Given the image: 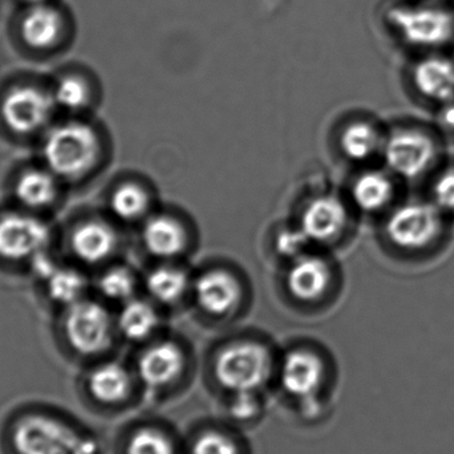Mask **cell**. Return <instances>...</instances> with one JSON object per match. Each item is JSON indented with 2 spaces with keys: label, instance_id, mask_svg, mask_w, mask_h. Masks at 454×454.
<instances>
[{
  "label": "cell",
  "instance_id": "cell-1",
  "mask_svg": "<svg viewBox=\"0 0 454 454\" xmlns=\"http://www.w3.org/2000/svg\"><path fill=\"white\" fill-rule=\"evenodd\" d=\"M15 454H100L98 440L67 419L45 411H29L11 426Z\"/></svg>",
  "mask_w": 454,
  "mask_h": 454
},
{
  "label": "cell",
  "instance_id": "cell-2",
  "mask_svg": "<svg viewBox=\"0 0 454 454\" xmlns=\"http://www.w3.org/2000/svg\"><path fill=\"white\" fill-rule=\"evenodd\" d=\"M381 157L397 180L416 183L442 167V136L424 125H403L386 136Z\"/></svg>",
  "mask_w": 454,
  "mask_h": 454
},
{
  "label": "cell",
  "instance_id": "cell-3",
  "mask_svg": "<svg viewBox=\"0 0 454 454\" xmlns=\"http://www.w3.org/2000/svg\"><path fill=\"white\" fill-rule=\"evenodd\" d=\"M450 218L431 200H410L392 207L386 220L387 239L400 253L421 256L439 247Z\"/></svg>",
  "mask_w": 454,
  "mask_h": 454
},
{
  "label": "cell",
  "instance_id": "cell-4",
  "mask_svg": "<svg viewBox=\"0 0 454 454\" xmlns=\"http://www.w3.org/2000/svg\"><path fill=\"white\" fill-rule=\"evenodd\" d=\"M100 138L90 125L66 121L50 128L42 145L43 161L60 180H79L100 159Z\"/></svg>",
  "mask_w": 454,
  "mask_h": 454
},
{
  "label": "cell",
  "instance_id": "cell-5",
  "mask_svg": "<svg viewBox=\"0 0 454 454\" xmlns=\"http://www.w3.org/2000/svg\"><path fill=\"white\" fill-rule=\"evenodd\" d=\"M391 28L411 47L434 50L454 37V13L440 3L397 4L387 12Z\"/></svg>",
  "mask_w": 454,
  "mask_h": 454
},
{
  "label": "cell",
  "instance_id": "cell-6",
  "mask_svg": "<svg viewBox=\"0 0 454 454\" xmlns=\"http://www.w3.org/2000/svg\"><path fill=\"white\" fill-rule=\"evenodd\" d=\"M272 360L266 347L255 341H235L215 360L218 383L230 394L258 392L271 376Z\"/></svg>",
  "mask_w": 454,
  "mask_h": 454
},
{
  "label": "cell",
  "instance_id": "cell-7",
  "mask_svg": "<svg viewBox=\"0 0 454 454\" xmlns=\"http://www.w3.org/2000/svg\"><path fill=\"white\" fill-rule=\"evenodd\" d=\"M63 333L72 351L82 356H96L111 346L114 327L106 307L84 298L67 307Z\"/></svg>",
  "mask_w": 454,
  "mask_h": 454
},
{
  "label": "cell",
  "instance_id": "cell-8",
  "mask_svg": "<svg viewBox=\"0 0 454 454\" xmlns=\"http://www.w3.org/2000/svg\"><path fill=\"white\" fill-rule=\"evenodd\" d=\"M55 109L51 92L35 85H19L3 96L0 117L10 132L31 136L48 127Z\"/></svg>",
  "mask_w": 454,
  "mask_h": 454
},
{
  "label": "cell",
  "instance_id": "cell-9",
  "mask_svg": "<svg viewBox=\"0 0 454 454\" xmlns=\"http://www.w3.org/2000/svg\"><path fill=\"white\" fill-rule=\"evenodd\" d=\"M51 229L29 212H8L0 215V258L29 261L45 250Z\"/></svg>",
  "mask_w": 454,
  "mask_h": 454
},
{
  "label": "cell",
  "instance_id": "cell-10",
  "mask_svg": "<svg viewBox=\"0 0 454 454\" xmlns=\"http://www.w3.org/2000/svg\"><path fill=\"white\" fill-rule=\"evenodd\" d=\"M325 375V364L315 352L294 349L283 359L280 383L290 396L301 403L304 400L319 399Z\"/></svg>",
  "mask_w": 454,
  "mask_h": 454
},
{
  "label": "cell",
  "instance_id": "cell-11",
  "mask_svg": "<svg viewBox=\"0 0 454 454\" xmlns=\"http://www.w3.org/2000/svg\"><path fill=\"white\" fill-rule=\"evenodd\" d=\"M413 90L423 100L442 106L454 101V60L444 55L424 56L411 74Z\"/></svg>",
  "mask_w": 454,
  "mask_h": 454
},
{
  "label": "cell",
  "instance_id": "cell-12",
  "mask_svg": "<svg viewBox=\"0 0 454 454\" xmlns=\"http://www.w3.org/2000/svg\"><path fill=\"white\" fill-rule=\"evenodd\" d=\"M185 356L177 344L161 341L153 344L141 354L137 375L146 387L162 389L172 386L183 375Z\"/></svg>",
  "mask_w": 454,
  "mask_h": 454
},
{
  "label": "cell",
  "instance_id": "cell-13",
  "mask_svg": "<svg viewBox=\"0 0 454 454\" xmlns=\"http://www.w3.org/2000/svg\"><path fill=\"white\" fill-rule=\"evenodd\" d=\"M117 238L108 223L98 220L82 221L69 235V247L74 255L85 264L106 261L116 248Z\"/></svg>",
  "mask_w": 454,
  "mask_h": 454
},
{
  "label": "cell",
  "instance_id": "cell-14",
  "mask_svg": "<svg viewBox=\"0 0 454 454\" xmlns=\"http://www.w3.org/2000/svg\"><path fill=\"white\" fill-rule=\"evenodd\" d=\"M347 225V210L335 197L312 200L301 215V229L309 240L328 242L341 234Z\"/></svg>",
  "mask_w": 454,
  "mask_h": 454
},
{
  "label": "cell",
  "instance_id": "cell-15",
  "mask_svg": "<svg viewBox=\"0 0 454 454\" xmlns=\"http://www.w3.org/2000/svg\"><path fill=\"white\" fill-rule=\"evenodd\" d=\"M60 181L48 168H28L16 177L13 196L29 212L48 209L60 196Z\"/></svg>",
  "mask_w": 454,
  "mask_h": 454
},
{
  "label": "cell",
  "instance_id": "cell-16",
  "mask_svg": "<svg viewBox=\"0 0 454 454\" xmlns=\"http://www.w3.org/2000/svg\"><path fill=\"white\" fill-rule=\"evenodd\" d=\"M87 389L90 399L98 404L117 407L132 394L133 379L120 363H101L88 375Z\"/></svg>",
  "mask_w": 454,
  "mask_h": 454
},
{
  "label": "cell",
  "instance_id": "cell-17",
  "mask_svg": "<svg viewBox=\"0 0 454 454\" xmlns=\"http://www.w3.org/2000/svg\"><path fill=\"white\" fill-rule=\"evenodd\" d=\"M194 294L197 303L205 312L223 317L237 307L240 287L232 275L215 270L199 278L194 286Z\"/></svg>",
  "mask_w": 454,
  "mask_h": 454
},
{
  "label": "cell",
  "instance_id": "cell-18",
  "mask_svg": "<svg viewBox=\"0 0 454 454\" xmlns=\"http://www.w3.org/2000/svg\"><path fill=\"white\" fill-rule=\"evenodd\" d=\"M397 178L388 170H367L352 185V200L362 212L388 209L396 199Z\"/></svg>",
  "mask_w": 454,
  "mask_h": 454
},
{
  "label": "cell",
  "instance_id": "cell-19",
  "mask_svg": "<svg viewBox=\"0 0 454 454\" xmlns=\"http://www.w3.org/2000/svg\"><path fill=\"white\" fill-rule=\"evenodd\" d=\"M63 31L61 13L50 3L29 5L20 21V35L24 43L34 50L53 47Z\"/></svg>",
  "mask_w": 454,
  "mask_h": 454
},
{
  "label": "cell",
  "instance_id": "cell-20",
  "mask_svg": "<svg viewBox=\"0 0 454 454\" xmlns=\"http://www.w3.org/2000/svg\"><path fill=\"white\" fill-rule=\"evenodd\" d=\"M327 263L317 256L301 255L287 275V287L299 301H312L323 295L330 283Z\"/></svg>",
  "mask_w": 454,
  "mask_h": 454
},
{
  "label": "cell",
  "instance_id": "cell-21",
  "mask_svg": "<svg viewBox=\"0 0 454 454\" xmlns=\"http://www.w3.org/2000/svg\"><path fill=\"white\" fill-rule=\"evenodd\" d=\"M143 240L152 255L172 258L185 247L186 237L183 226L169 217H154L143 230Z\"/></svg>",
  "mask_w": 454,
  "mask_h": 454
},
{
  "label": "cell",
  "instance_id": "cell-22",
  "mask_svg": "<svg viewBox=\"0 0 454 454\" xmlns=\"http://www.w3.org/2000/svg\"><path fill=\"white\" fill-rule=\"evenodd\" d=\"M386 136L376 125L357 121L348 125L341 133L340 146L352 161L363 162L383 152Z\"/></svg>",
  "mask_w": 454,
  "mask_h": 454
},
{
  "label": "cell",
  "instance_id": "cell-23",
  "mask_svg": "<svg viewBox=\"0 0 454 454\" xmlns=\"http://www.w3.org/2000/svg\"><path fill=\"white\" fill-rule=\"evenodd\" d=\"M159 325V317L151 304L130 299L122 307L117 319L120 333L132 341L149 338Z\"/></svg>",
  "mask_w": 454,
  "mask_h": 454
},
{
  "label": "cell",
  "instance_id": "cell-24",
  "mask_svg": "<svg viewBox=\"0 0 454 454\" xmlns=\"http://www.w3.org/2000/svg\"><path fill=\"white\" fill-rule=\"evenodd\" d=\"M44 285L48 298L64 309L84 299L88 288L87 279L82 272L60 266Z\"/></svg>",
  "mask_w": 454,
  "mask_h": 454
},
{
  "label": "cell",
  "instance_id": "cell-25",
  "mask_svg": "<svg viewBox=\"0 0 454 454\" xmlns=\"http://www.w3.org/2000/svg\"><path fill=\"white\" fill-rule=\"evenodd\" d=\"M56 108L67 112H80L90 103V87L84 77L79 74H66L60 77L51 90Z\"/></svg>",
  "mask_w": 454,
  "mask_h": 454
},
{
  "label": "cell",
  "instance_id": "cell-26",
  "mask_svg": "<svg viewBox=\"0 0 454 454\" xmlns=\"http://www.w3.org/2000/svg\"><path fill=\"white\" fill-rule=\"evenodd\" d=\"M149 294L161 303H175L185 294L188 278L181 270L160 267L146 279Z\"/></svg>",
  "mask_w": 454,
  "mask_h": 454
},
{
  "label": "cell",
  "instance_id": "cell-27",
  "mask_svg": "<svg viewBox=\"0 0 454 454\" xmlns=\"http://www.w3.org/2000/svg\"><path fill=\"white\" fill-rule=\"evenodd\" d=\"M148 209V197L140 186L125 184L119 186L111 197V210L122 221L140 218Z\"/></svg>",
  "mask_w": 454,
  "mask_h": 454
},
{
  "label": "cell",
  "instance_id": "cell-28",
  "mask_svg": "<svg viewBox=\"0 0 454 454\" xmlns=\"http://www.w3.org/2000/svg\"><path fill=\"white\" fill-rule=\"evenodd\" d=\"M125 454H176V447L164 432L145 427L128 440Z\"/></svg>",
  "mask_w": 454,
  "mask_h": 454
},
{
  "label": "cell",
  "instance_id": "cell-29",
  "mask_svg": "<svg viewBox=\"0 0 454 454\" xmlns=\"http://www.w3.org/2000/svg\"><path fill=\"white\" fill-rule=\"evenodd\" d=\"M429 200L447 215L454 217V162L442 164L431 176Z\"/></svg>",
  "mask_w": 454,
  "mask_h": 454
},
{
  "label": "cell",
  "instance_id": "cell-30",
  "mask_svg": "<svg viewBox=\"0 0 454 454\" xmlns=\"http://www.w3.org/2000/svg\"><path fill=\"white\" fill-rule=\"evenodd\" d=\"M135 278L122 267L106 270L98 280L101 295L114 301H128L135 293Z\"/></svg>",
  "mask_w": 454,
  "mask_h": 454
},
{
  "label": "cell",
  "instance_id": "cell-31",
  "mask_svg": "<svg viewBox=\"0 0 454 454\" xmlns=\"http://www.w3.org/2000/svg\"><path fill=\"white\" fill-rule=\"evenodd\" d=\"M192 454H239L237 442L218 431H207L194 440Z\"/></svg>",
  "mask_w": 454,
  "mask_h": 454
},
{
  "label": "cell",
  "instance_id": "cell-32",
  "mask_svg": "<svg viewBox=\"0 0 454 454\" xmlns=\"http://www.w3.org/2000/svg\"><path fill=\"white\" fill-rule=\"evenodd\" d=\"M261 412L258 392H238L231 394L229 413L237 421H250Z\"/></svg>",
  "mask_w": 454,
  "mask_h": 454
},
{
  "label": "cell",
  "instance_id": "cell-33",
  "mask_svg": "<svg viewBox=\"0 0 454 454\" xmlns=\"http://www.w3.org/2000/svg\"><path fill=\"white\" fill-rule=\"evenodd\" d=\"M309 240V237L304 234L301 227L288 229L278 235L277 248L285 256H301V251L304 250Z\"/></svg>",
  "mask_w": 454,
  "mask_h": 454
},
{
  "label": "cell",
  "instance_id": "cell-34",
  "mask_svg": "<svg viewBox=\"0 0 454 454\" xmlns=\"http://www.w3.org/2000/svg\"><path fill=\"white\" fill-rule=\"evenodd\" d=\"M29 264H31V271L34 277L43 283L47 282L52 277L53 272L59 269V264L56 263L55 259L45 250L32 256L29 259Z\"/></svg>",
  "mask_w": 454,
  "mask_h": 454
},
{
  "label": "cell",
  "instance_id": "cell-35",
  "mask_svg": "<svg viewBox=\"0 0 454 454\" xmlns=\"http://www.w3.org/2000/svg\"><path fill=\"white\" fill-rule=\"evenodd\" d=\"M437 132L444 137H454V101L439 106L437 112Z\"/></svg>",
  "mask_w": 454,
  "mask_h": 454
},
{
  "label": "cell",
  "instance_id": "cell-36",
  "mask_svg": "<svg viewBox=\"0 0 454 454\" xmlns=\"http://www.w3.org/2000/svg\"><path fill=\"white\" fill-rule=\"evenodd\" d=\"M24 2H26L29 7V5L44 4V3H48L50 0H24Z\"/></svg>",
  "mask_w": 454,
  "mask_h": 454
},
{
  "label": "cell",
  "instance_id": "cell-37",
  "mask_svg": "<svg viewBox=\"0 0 454 454\" xmlns=\"http://www.w3.org/2000/svg\"><path fill=\"white\" fill-rule=\"evenodd\" d=\"M426 2L440 3L442 2V0H426Z\"/></svg>",
  "mask_w": 454,
  "mask_h": 454
}]
</instances>
